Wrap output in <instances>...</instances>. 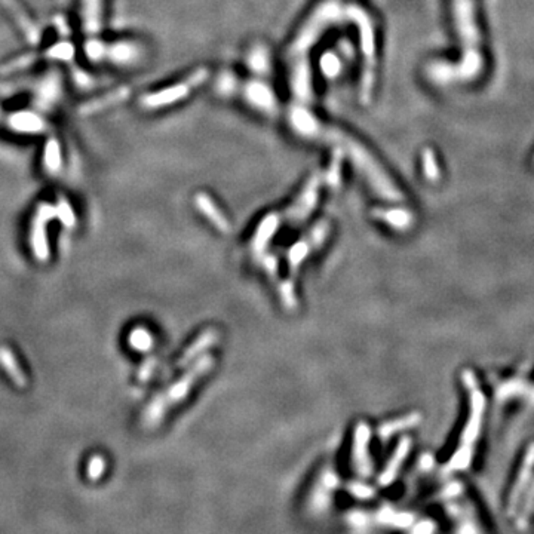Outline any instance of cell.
I'll return each instance as SVG.
<instances>
[{"mask_svg": "<svg viewBox=\"0 0 534 534\" xmlns=\"http://www.w3.org/2000/svg\"><path fill=\"white\" fill-rule=\"evenodd\" d=\"M288 119L293 129L303 136V139L322 141L340 148L344 157L351 160L359 174L367 180L372 192L381 197V199L388 202L402 201V193L393 184V181H391L388 174L384 172V169L377 164V160L371 156V153L361 143H358L352 136L342 132L340 129L331 128L325 125V123H322L312 111L302 104L294 106L290 110Z\"/></svg>", "mask_w": 534, "mask_h": 534, "instance_id": "6da1fadb", "label": "cell"}, {"mask_svg": "<svg viewBox=\"0 0 534 534\" xmlns=\"http://www.w3.org/2000/svg\"><path fill=\"white\" fill-rule=\"evenodd\" d=\"M214 364L216 361L211 355H202L201 358H197L193 365L188 368V371L176 383H172L169 388L157 393L147 404L141 414V425L146 429L156 428L174 407H177L188 398L192 389L196 386V383L213 370Z\"/></svg>", "mask_w": 534, "mask_h": 534, "instance_id": "7a4b0ae2", "label": "cell"}, {"mask_svg": "<svg viewBox=\"0 0 534 534\" xmlns=\"http://www.w3.org/2000/svg\"><path fill=\"white\" fill-rule=\"evenodd\" d=\"M456 18L465 42V63L461 67L445 64H432L429 67L430 78L435 80H450L454 78L468 79L481 69V55L478 49V31L474 18V3L472 0H456Z\"/></svg>", "mask_w": 534, "mask_h": 534, "instance_id": "3957f363", "label": "cell"}, {"mask_svg": "<svg viewBox=\"0 0 534 534\" xmlns=\"http://www.w3.org/2000/svg\"><path fill=\"white\" fill-rule=\"evenodd\" d=\"M462 381L469 392L470 414L462 435L461 445H458V449L456 454L453 456L450 463L447 465V472L463 470L469 466L472 461V453H474V445L477 442L478 433L481 430L484 409H486V398H484V393L479 388V383L474 372H472L470 370H465L462 372Z\"/></svg>", "mask_w": 534, "mask_h": 534, "instance_id": "277c9868", "label": "cell"}, {"mask_svg": "<svg viewBox=\"0 0 534 534\" xmlns=\"http://www.w3.org/2000/svg\"><path fill=\"white\" fill-rule=\"evenodd\" d=\"M344 15L352 20L359 30V41L364 54V69L361 78V98L367 103L370 101L372 83H374V64H376V34L374 27L367 12L355 5L344 8Z\"/></svg>", "mask_w": 534, "mask_h": 534, "instance_id": "5b68a950", "label": "cell"}, {"mask_svg": "<svg viewBox=\"0 0 534 534\" xmlns=\"http://www.w3.org/2000/svg\"><path fill=\"white\" fill-rule=\"evenodd\" d=\"M342 15H344V8H340L337 3L332 2V0H328V2L319 5L314 10V14L304 22V26L300 29L299 34H297L295 41L291 45L290 54L293 57L304 55L307 49H310V46L319 39V36L330 26H332L335 21H339Z\"/></svg>", "mask_w": 534, "mask_h": 534, "instance_id": "8992f818", "label": "cell"}, {"mask_svg": "<svg viewBox=\"0 0 534 534\" xmlns=\"http://www.w3.org/2000/svg\"><path fill=\"white\" fill-rule=\"evenodd\" d=\"M339 487L340 477L337 470L330 463L322 466L312 484V487H310V491L307 493V498L304 502L306 512L314 518L327 514L334 502V494Z\"/></svg>", "mask_w": 534, "mask_h": 534, "instance_id": "52a82bcc", "label": "cell"}, {"mask_svg": "<svg viewBox=\"0 0 534 534\" xmlns=\"http://www.w3.org/2000/svg\"><path fill=\"white\" fill-rule=\"evenodd\" d=\"M206 79H208L206 69L196 70L190 74V76H188L176 85L167 86V88H162L156 92L146 94L144 97H141L140 100L141 108L155 110V108H162L165 106H171L174 103L181 101L185 97H189V94L195 88H197V86L202 85Z\"/></svg>", "mask_w": 534, "mask_h": 534, "instance_id": "ba28073f", "label": "cell"}, {"mask_svg": "<svg viewBox=\"0 0 534 534\" xmlns=\"http://www.w3.org/2000/svg\"><path fill=\"white\" fill-rule=\"evenodd\" d=\"M330 230H331L330 221L321 220L303 236L300 241H297L293 246H290L288 254H287L290 275L294 276L302 267V265L304 263V260L324 245V242L327 241L330 234Z\"/></svg>", "mask_w": 534, "mask_h": 534, "instance_id": "9c48e42d", "label": "cell"}, {"mask_svg": "<svg viewBox=\"0 0 534 534\" xmlns=\"http://www.w3.org/2000/svg\"><path fill=\"white\" fill-rule=\"evenodd\" d=\"M321 183L322 178L319 174L310 177L304 188L300 190L299 196L295 197V201L283 211L281 217L287 221L290 226L302 225V223H304L310 217V214L314 213V209L318 204Z\"/></svg>", "mask_w": 534, "mask_h": 534, "instance_id": "30bf717a", "label": "cell"}, {"mask_svg": "<svg viewBox=\"0 0 534 534\" xmlns=\"http://www.w3.org/2000/svg\"><path fill=\"white\" fill-rule=\"evenodd\" d=\"M370 440L371 429L365 421H358L353 430L352 441V468L361 478H370L372 475V461L370 456Z\"/></svg>", "mask_w": 534, "mask_h": 534, "instance_id": "8fae6325", "label": "cell"}, {"mask_svg": "<svg viewBox=\"0 0 534 534\" xmlns=\"http://www.w3.org/2000/svg\"><path fill=\"white\" fill-rule=\"evenodd\" d=\"M242 97L244 100L250 104L253 108L262 111L266 115H275L278 110V100L270 86L260 80H248L242 86Z\"/></svg>", "mask_w": 534, "mask_h": 534, "instance_id": "7c38bea8", "label": "cell"}, {"mask_svg": "<svg viewBox=\"0 0 534 534\" xmlns=\"http://www.w3.org/2000/svg\"><path fill=\"white\" fill-rule=\"evenodd\" d=\"M57 217V208L48 204H42L36 211V216L31 223V232H30V242L33 246L34 255L41 260V262H45V260L49 257V250H48V242H46V225L48 221H51L52 218Z\"/></svg>", "mask_w": 534, "mask_h": 534, "instance_id": "4fadbf2b", "label": "cell"}, {"mask_svg": "<svg viewBox=\"0 0 534 534\" xmlns=\"http://www.w3.org/2000/svg\"><path fill=\"white\" fill-rule=\"evenodd\" d=\"M291 90L300 103L306 104L312 101V73H310V66L304 55H299L294 58V64L291 70Z\"/></svg>", "mask_w": 534, "mask_h": 534, "instance_id": "5bb4252c", "label": "cell"}, {"mask_svg": "<svg viewBox=\"0 0 534 534\" xmlns=\"http://www.w3.org/2000/svg\"><path fill=\"white\" fill-rule=\"evenodd\" d=\"M2 5L6 9L10 18L15 21L17 27L21 30L24 39L27 41L29 45L37 46L42 41V31L39 26L31 20V17L27 14L26 9H24L18 0H2Z\"/></svg>", "mask_w": 534, "mask_h": 534, "instance_id": "9a60e30c", "label": "cell"}, {"mask_svg": "<svg viewBox=\"0 0 534 534\" xmlns=\"http://www.w3.org/2000/svg\"><path fill=\"white\" fill-rule=\"evenodd\" d=\"M218 339H220V335H218V331L216 328H206V330H204L183 351V353L177 359L176 367L183 368V367H188L190 363H195L197 358H201L206 351L211 349V347L216 346Z\"/></svg>", "mask_w": 534, "mask_h": 534, "instance_id": "2e32d148", "label": "cell"}, {"mask_svg": "<svg viewBox=\"0 0 534 534\" xmlns=\"http://www.w3.org/2000/svg\"><path fill=\"white\" fill-rule=\"evenodd\" d=\"M279 225H281V216L278 213H270L262 221H260V225L257 226L250 242V250L254 257H258L260 254L266 253V248L270 244L273 236L276 234Z\"/></svg>", "mask_w": 534, "mask_h": 534, "instance_id": "e0dca14e", "label": "cell"}, {"mask_svg": "<svg viewBox=\"0 0 534 534\" xmlns=\"http://www.w3.org/2000/svg\"><path fill=\"white\" fill-rule=\"evenodd\" d=\"M143 58V48L134 42H118V43H106V55L104 59L111 61V63L119 66H132L139 63Z\"/></svg>", "mask_w": 534, "mask_h": 534, "instance_id": "ac0fdd59", "label": "cell"}, {"mask_svg": "<svg viewBox=\"0 0 534 534\" xmlns=\"http://www.w3.org/2000/svg\"><path fill=\"white\" fill-rule=\"evenodd\" d=\"M195 205L217 230H220L223 233L230 232L232 226H230L229 218L218 208V205L213 201V197L208 196L206 193H197L195 196Z\"/></svg>", "mask_w": 534, "mask_h": 534, "instance_id": "d6986e66", "label": "cell"}, {"mask_svg": "<svg viewBox=\"0 0 534 534\" xmlns=\"http://www.w3.org/2000/svg\"><path fill=\"white\" fill-rule=\"evenodd\" d=\"M104 0H80L82 29L88 36L100 33L103 27Z\"/></svg>", "mask_w": 534, "mask_h": 534, "instance_id": "ffe728a7", "label": "cell"}, {"mask_svg": "<svg viewBox=\"0 0 534 534\" xmlns=\"http://www.w3.org/2000/svg\"><path fill=\"white\" fill-rule=\"evenodd\" d=\"M412 438L408 437H404L398 445H396V449L392 454V457L388 461V465L384 466L383 472L379 477V484L381 487H388L389 484H392L396 478V475H398V472L404 463V461L407 458V456L409 454V450H412Z\"/></svg>", "mask_w": 534, "mask_h": 534, "instance_id": "44dd1931", "label": "cell"}, {"mask_svg": "<svg viewBox=\"0 0 534 534\" xmlns=\"http://www.w3.org/2000/svg\"><path fill=\"white\" fill-rule=\"evenodd\" d=\"M534 469V442L530 444V447L526 451V456H524V461H523V465H521V469H519V474H518V478L514 484V489L511 491V496H509V514H514L515 509L521 500V496H523L524 490H526V486L527 482L531 477V472Z\"/></svg>", "mask_w": 534, "mask_h": 534, "instance_id": "7402d4cb", "label": "cell"}, {"mask_svg": "<svg viewBox=\"0 0 534 534\" xmlns=\"http://www.w3.org/2000/svg\"><path fill=\"white\" fill-rule=\"evenodd\" d=\"M371 216L386 223V225H389L391 227L396 229V230H408L409 227H412L413 225V216L409 211L407 209H402V208H376L372 209Z\"/></svg>", "mask_w": 534, "mask_h": 534, "instance_id": "603a6c76", "label": "cell"}, {"mask_svg": "<svg viewBox=\"0 0 534 534\" xmlns=\"http://www.w3.org/2000/svg\"><path fill=\"white\" fill-rule=\"evenodd\" d=\"M129 95L128 88H118L115 91H111L100 98H95V100H91L88 103H85L80 107V115L83 116H91L95 113H100V111L110 108L111 106H116L122 101L127 100V97Z\"/></svg>", "mask_w": 534, "mask_h": 534, "instance_id": "cb8c5ba5", "label": "cell"}, {"mask_svg": "<svg viewBox=\"0 0 534 534\" xmlns=\"http://www.w3.org/2000/svg\"><path fill=\"white\" fill-rule=\"evenodd\" d=\"M420 421H421L420 413H409V414H405L402 417L384 421L383 425L379 426L377 435L381 441H388L391 437H393V435H396V433L416 428Z\"/></svg>", "mask_w": 534, "mask_h": 534, "instance_id": "d4e9b609", "label": "cell"}, {"mask_svg": "<svg viewBox=\"0 0 534 534\" xmlns=\"http://www.w3.org/2000/svg\"><path fill=\"white\" fill-rule=\"evenodd\" d=\"M0 364L3 365L5 371L8 372L12 381H14L18 388L29 386V379L26 376V372H24L22 368L20 367L14 352H12L6 346L0 347Z\"/></svg>", "mask_w": 534, "mask_h": 534, "instance_id": "484cf974", "label": "cell"}, {"mask_svg": "<svg viewBox=\"0 0 534 534\" xmlns=\"http://www.w3.org/2000/svg\"><path fill=\"white\" fill-rule=\"evenodd\" d=\"M246 66L257 76H267L270 71V55L267 48L263 45L253 46L246 55Z\"/></svg>", "mask_w": 534, "mask_h": 534, "instance_id": "4316f807", "label": "cell"}, {"mask_svg": "<svg viewBox=\"0 0 534 534\" xmlns=\"http://www.w3.org/2000/svg\"><path fill=\"white\" fill-rule=\"evenodd\" d=\"M61 147L55 139L48 140L43 152V167L45 171L51 176H57L61 169Z\"/></svg>", "mask_w": 534, "mask_h": 534, "instance_id": "83f0119b", "label": "cell"}, {"mask_svg": "<svg viewBox=\"0 0 534 534\" xmlns=\"http://www.w3.org/2000/svg\"><path fill=\"white\" fill-rule=\"evenodd\" d=\"M10 127L18 132L39 134L43 129V122L31 113H20L10 119Z\"/></svg>", "mask_w": 534, "mask_h": 534, "instance_id": "f1b7e54d", "label": "cell"}, {"mask_svg": "<svg viewBox=\"0 0 534 534\" xmlns=\"http://www.w3.org/2000/svg\"><path fill=\"white\" fill-rule=\"evenodd\" d=\"M128 343L132 347V349L139 351V352H148L153 347L155 339L152 332L148 331L144 327H135L129 335H128Z\"/></svg>", "mask_w": 534, "mask_h": 534, "instance_id": "f546056e", "label": "cell"}, {"mask_svg": "<svg viewBox=\"0 0 534 534\" xmlns=\"http://www.w3.org/2000/svg\"><path fill=\"white\" fill-rule=\"evenodd\" d=\"M319 67H321L322 74H324L325 78H328V79L337 78L339 74L342 73V69H343L342 58L335 52L327 51L324 55L321 57Z\"/></svg>", "mask_w": 534, "mask_h": 534, "instance_id": "4dcf8cb0", "label": "cell"}, {"mask_svg": "<svg viewBox=\"0 0 534 534\" xmlns=\"http://www.w3.org/2000/svg\"><path fill=\"white\" fill-rule=\"evenodd\" d=\"M37 61H39V55H36L33 52L22 54V55H18L15 58H12L10 61H8V63H5L3 66H0V73L9 74V73H15V71H20V70H26V69L31 67L33 64H36Z\"/></svg>", "mask_w": 534, "mask_h": 534, "instance_id": "1f68e13d", "label": "cell"}, {"mask_svg": "<svg viewBox=\"0 0 534 534\" xmlns=\"http://www.w3.org/2000/svg\"><path fill=\"white\" fill-rule=\"evenodd\" d=\"M276 290L279 294V299L282 302V306L287 310H295L299 307V300H297V294L294 290V285L291 281H278Z\"/></svg>", "mask_w": 534, "mask_h": 534, "instance_id": "d6a6232c", "label": "cell"}, {"mask_svg": "<svg viewBox=\"0 0 534 534\" xmlns=\"http://www.w3.org/2000/svg\"><path fill=\"white\" fill-rule=\"evenodd\" d=\"M343 159H344L343 152L340 150V148L334 147V156H332V160H331V164H330V168H328V171L325 174V180L331 185V188H335V185H339V183H340Z\"/></svg>", "mask_w": 534, "mask_h": 534, "instance_id": "836d02e7", "label": "cell"}, {"mask_svg": "<svg viewBox=\"0 0 534 534\" xmlns=\"http://www.w3.org/2000/svg\"><path fill=\"white\" fill-rule=\"evenodd\" d=\"M421 165H423V174L425 177L435 183L438 181L441 177L440 168L437 165V160H435V153L430 150V148H425L423 153H421Z\"/></svg>", "mask_w": 534, "mask_h": 534, "instance_id": "e575fe53", "label": "cell"}, {"mask_svg": "<svg viewBox=\"0 0 534 534\" xmlns=\"http://www.w3.org/2000/svg\"><path fill=\"white\" fill-rule=\"evenodd\" d=\"M48 59H58V61H70L74 57V46L70 42H59L51 46L43 54Z\"/></svg>", "mask_w": 534, "mask_h": 534, "instance_id": "d590c367", "label": "cell"}, {"mask_svg": "<svg viewBox=\"0 0 534 534\" xmlns=\"http://www.w3.org/2000/svg\"><path fill=\"white\" fill-rule=\"evenodd\" d=\"M57 216L59 217L61 221H63V225L66 227H74V225H76V216H74L71 206L69 205L67 199H64V197H59L58 199Z\"/></svg>", "mask_w": 534, "mask_h": 534, "instance_id": "8d00e7d4", "label": "cell"}, {"mask_svg": "<svg viewBox=\"0 0 534 534\" xmlns=\"http://www.w3.org/2000/svg\"><path fill=\"white\" fill-rule=\"evenodd\" d=\"M347 491H349L352 496H355V498L358 499H363V500H370L372 496H374V490H372L370 486H365V484H361V482H349L346 486Z\"/></svg>", "mask_w": 534, "mask_h": 534, "instance_id": "74e56055", "label": "cell"}, {"mask_svg": "<svg viewBox=\"0 0 534 534\" xmlns=\"http://www.w3.org/2000/svg\"><path fill=\"white\" fill-rule=\"evenodd\" d=\"M106 470V461L101 457V456H94L91 457V461L88 463V469H86V472H88V477L90 479H98L101 475L103 472Z\"/></svg>", "mask_w": 534, "mask_h": 534, "instance_id": "f35d334b", "label": "cell"}, {"mask_svg": "<svg viewBox=\"0 0 534 534\" xmlns=\"http://www.w3.org/2000/svg\"><path fill=\"white\" fill-rule=\"evenodd\" d=\"M534 507V486L531 487V490L528 491L527 494V499H524V506H523V511H521V515L518 518V526L523 528L527 526V521H528V517L533 511Z\"/></svg>", "mask_w": 534, "mask_h": 534, "instance_id": "ab89813d", "label": "cell"}, {"mask_svg": "<svg viewBox=\"0 0 534 534\" xmlns=\"http://www.w3.org/2000/svg\"><path fill=\"white\" fill-rule=\"evenodd\" d=\"M156 370V358H147L139 370V381H147Z\"/></svg>", "mask_w": 534, "mask_h": 534, "instance_id": "60d3db41", "label": "cell"}, {"mask_svg": "<svg viewBox=\"0 0 534 534\" xmlns=\"http://www.w3.org/2000/svg\"><path fill=\"white\" fill-rule=\"evenodd\" d=\"M54 22H55V27H57V30L59 31V34H63L64 37H67V36L70 34V29H69V26H67V21L64 20V17L57 15V17L54 18Z\"/></svg>", "mask_w": 534, "mask_h": 534, "instance_id": "b9f144b4", "label": "cell"}, {"mask_svg": "<svg viewBox=\"0 0 534 534\" xmlns=\"http://www.w3.org/2000/svg\"><path fill=\"white\" fill-rule=\"evenodd\" d=\"M347 521H349V524L359 527L361 524H367L365 523L367 517L363 512H352V514H349V517H347Z\"/></svg>", "mask_w": 534, "mask_h": 534, "instance_id": "7bdbcfd3", "label": "cell"}]
</instances>
